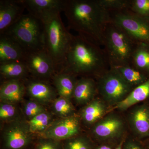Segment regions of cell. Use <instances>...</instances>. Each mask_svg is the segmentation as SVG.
<instances>
[{
  "label": "cell",
  "mask_w": 149,
  "mask_h": 149,
  "mask_svg": "<svg viewBox=\"0 0 149 149\" xmlns=\"http://www.w3.org/2000/svg\"><path fill=\"white\" fill-rule=\"evenodd\" d=\"M62 12L71 29L103 47L104 29L109 14L98 0H64Z\"/></svg>",
  "instance_id": "cell-1"
},
{
  "label": "cell",
  "mask_w": 149,
  "mask_h": 149,
  "mask_svg": "<svg viewBox=\"0 0 149 149\" xmlns=\"http://www.w3.org/2000/svg\"><path fill=\"white\" fill-rule=\"evenodd\" d=\"M110 68L106 54L100 46L82 35H72L61 71L97 79Z\"/></svg>",
  "instance_id": "cell-2"
},
{
  "label": "cell",
  "mask_w": 149,
  "mask_h": 149,
  "mask_svg": "<svg viewBox=\"0 0 149 149\" xmlns=\"http://www.w3.org/2000/svg\"><path fill=\"white\" fill-rule=\"evenodd\" d=\"M39 18L44 25V48L53 61L56 72H61L72 35L63 24L61 12L47 14Z\"/></svg>",
  "instance_id": "cell-3"
},
{
  "label": "cell",
  "mask_w": 149,
  "mask_h": 149,
  "mask_svg": "<svg viewBox=\"0 0 149 149\" xmlns=\"http://www.w3.org/2000/svg\"><path fill=\"white\" fill-rule=\"evenodd\" d=\"M104 48L110 68L131 65L138 43L121 28L109 20L104 32Z\"/></svg>",
  "instance_id": "cell-4"
},
{
  "label": "cell",
  "mask_w": 149,
  "mask_h": 149,
  "mask_svg": "<svg viewBox=\"0 0 149 149\" xmlns=\"http://www.w3.org/2000/svg\"><path fill=\"white\" fill-rule=\"evenodd\" d=\"M3 34L13 38L27 53L45 48L42 21L31 14H24Z\"/></svg>",
  "instance_id": "cell-5"
},
{
  "label": "cell",
  "mask_w": 149,
  "mask_h": 149,
  "mask_svg": "<svg viewBox=\"0 0 149 149\" xmlns=\"http://www.w3.org/2000/svg\"><path fill=\"white\" fill-rule=\"evenodd\" d=\"M97 80L98 93L108 106H116L124 100L134 88L114 68H110Z\"/></svg>",
  "instance_id": "cell-6"
},
{
  "label": "cell",
  "mask_w": 149,
  "mask_h": 149,
  "mask_svg": "<svg viewBox=\"0 0 149 149\" xmlns=\"http://www.w3.org/2000/svg\"><path fill=\"white\" fill-rule=\"evenodd\" d=\"M110 20L137 43L149 45V19L128 10L108 11Z\"/></svg>",
  "instance_id": "cell-7"
},
{
  "label": "cell",
  "mask_w": 149,
  "mask_h": 149,
  "mask_svg": "<svg viewBox=\"0 0 149 149\" xmlns=\"http://www.w3.org/2000/svg\"><path fill=\"white\" fill-rule=\"evenodd\" d=\"M126 123L121 116L114 113H107L93 125L91 133L101 144L117 145L124 139Z\"/></svg>",
  "instance_id": "cell-8"
},
{
  "label": "cell",
  "mask_w": 149,
  "mask_h": 149,
  "mask_svg": "<svg viewBox=\"0 0 149 149\" xmlns=\"http://www.w3.org/2000/svg\"><path fill=\"white\" fill-rule=\"evenodd\" d=\"M32 134L27 121L17 118L7 123L3 130L1 149H28L34 145Z\"/></svg>",
  "instance_id": "cell-9"
},
{
  "label": "cell",
  "mask_w": 149,
  "mask_h": 149,
  "mask_svg": "<svg viewBox=\"0 0 149 149\" xmlns=\"http://www.w3.org/2000/svg\"><path fill=\"white\" fill-rule=\"evenodd\" d=\"M24 62L33 78L49 80L56 73L53 61L45 48L27 53Z\"/></svg>",
  "instance_id": "cell-10"
},
{
  "label": "cell",
  "mask_w": 149,
  "mask_h": 149,
  "mask_svg": "<svg viewBox=\"0 0 149 149\" xmlns=\"http://www.w3.org/2000/svg\"><path fill=\"white\" fill-rule=\"evenodd\" d=\"M130 109L127 122L135 139L141 141L149 139V103L139 104Z\"/></svg>",
  "instance_id": "cell-11"
},
{
  "label": "cell",
  "mask_w": 149,
  "mask_h": 149,
  "mask_svg": "<svg viewBox=\"0 0 149 149\" xmlns=\"http://www.w3.org/2000/svg\"><path fill=\"white\" fill-rule=\"evenodd\" d=\"M80 119L73 115L54 121L42 134V138L56 141H65L78 135L80 131Z\"/></svg>",
  "instance_id": "cell-12"
},
{
  "label": "cell",
  "mask_w": 149,
  "mask_h": 149,
  "mask_svg": "<svg viewBox=\"0 0 149 149\" xmlns=\"http://www.w3.org/2000/svg\"><path fill=\"white\" fill-rule=\"evenodd\" d=\"M25 9L22 0L0 1V34L15 24L24 14Z\"/></svg>",
  "instance_id": "cell-13"
},
{
  "label": "cell",
  "mask_w": 149,
  "mask_h": 149,
  "mask_svg": "<svg viewBox=\"0 0 149 149\" xmlns=\"http://www.w3.org/2000/svg\"><path fill=\"white\" fill-rule=\"evenodd\" d=\"M27 52L13 38L6 34L0 35V64L24 62Z\"/></svg>",
  "instance_id": "cell-14"
},
{
  "label": "cell",
  "mask_w": 149,
  "mask_h": 149,
  "mask_svg": "<svg viewBox=\"0 0 149 149\" xmlns=\"http://www.w3.org/2000/svg\"><path fill=\"white\" fill-rule=\"evenodd\" d=\"M27 81L26 84L24 83L26 93L32 100L43 104L55 100L56 89L45 80L33 78Z\"/></svg>",
  "instance_id": "cell-15"
},
{
  "label": "cell",
  "mask_w": 149,
  "mask_h": 149,
  "mask_svg": "<svg viewBox=\"0 0 149 149\" xmlns=\"http://www.w3.org/2000/svg\"><path fill=\"white\" fill-rule=\"evenodd\" d=\"M26 93L24 81L12 80L3 81L0 88L1 103L16 104L22 100Z\"/></svg>",
  "instance_id": "cell-16"
},
{
  "label": "cell",
  "mask_w": 149,
  "mask_h": 149,
  "mask_svg": "<svg viewBox=\"0 0 149 149\" xmlns=\"http://www.w3.org/2000/svg\"><path fill=\"white\" fill-rule=\"evenodd\" d=\"M28 13L39 18L43 15L62 12L64 0H22Z\"/></svg>",
  "instance_id": "cell-17"
},
{
  "label": "cell",
  "mask_w": 149,
  "mask_h": 149,
  "mask_svg": "<svg viewBox=\"0 0 149 149\" xmlns=\"http://www.w3.org/2000/svg\"><path fill=\"white\" fill-rule=\"evenodd\" d=\"M97 93V82L91 77H82L77 80L72 98L79 104H87Z\"/></svg>",
  "instance_id": "cell-18"
},
{
  "label": "cell",
  "mask_w": 149,
  "mask_h": 149,
  "mask_svg": "<svg viewBox=\"0 0 149 149\" xmlns=\"http://www.w3.org/2000/svg\"><path fill=\"white\" fill-rule=\"evenodd\" d=\"M108 106L102 99H94L81 111L83 122L87 125H94L107 114Z\"/></svg>",
  "instance_id": "cell-19"
},
{
  "label": "cell",
  "mask_w": 149,
  "mask_h": 149,
  "mask_svg": "<svg viewBox=\"0 0 149 149\" xmlns=\"http://www.w3.org/2000/svg\"><path fill=\"white\" fill-rule=\"evenodd\" d=\"M55 89L60 97L70 100L77 80L76 75L69 72L61 71L56 72L52 78Z\"/></svg>",
  "instance_id": "cell-20"
},
{
  "label": "cell",
  "mask_w": 149,
  "mask_h": 149,
  "mask_svg": "<svg viewBox=\"0 0 149 149\" xmlns=\"http://www.w3.org/2000/svg\"><path fill=\"white\" fill-rule=\"evenodd\" d=\"M149 98V78L143 84L134 88L124 100L117 104L113 108L125 111Z\"/></svg>",
  "instance_id": "cell-21"
},
{
  "label": "cell",
  "mask_w": 149,
  "mask_h": 149,
  "mask_svg": "<svg viewBox=\"0 0 149 149\" xmlns=\"http://www.w3.org/2000/svg\"><path fill=\"white\" fill-rule=\"evenodd\" d=\"M0 74L4 81L12 80L24 81L30 75L27 65L22 61L0 64Z\"/></svg>",
  "instance_id": "cell-22"
},
{
  "label": "cell",
  "mask_w": 149,
  "mask_h": 149,
  "mask_svg": "<svg viewBox=\"0 0 149 149\" xmlns=\"http://www.w3.org/2000/svg\"><path fill=\"white\" fill-rule=\"evenodd\" d=\"M131 65L149 76V45L138 43L133 54Z\"/></svg>",
  "instance_id": "cell-23"
},
{
  "label": "cell",
  "mask_w": 149,
  "mask_h": 149,
  "mask_svg": "<svg viewBox=\"0 0 149 149\" xmlns=\"http://www.w3.org/2000/svg\"><path fill=\"white\" fill-rule=\"evenodd\" d=\"M114 68L118 71L123 79L134 88L143 84L149 78L147 74L130 65Z\"/></svg>",
  "instance_id": "cell-24"
},
{
  "label": "cell",
  "mask_w": 149,
  "mask_h": 149,
  "mask_svg": "<svg viewBox=\"0 0 149 149\" xmlns=\"http://www.w3.org/2000/svg\"><path fill=\"white\" fill-rule=\"evenodd\" d=\"M53 122L52 115L46 111L37 115L30 120H27L29 130L33 134H42Z\"/></svg>",
  "instance_id": "cell-25"
},
{
  "label": "cell",
  "mask_w": 149,
  "mask_h": 149,
  "mask_svg": "<svg viewBox=\"0 0 149 149\" xmlns=\"http://www.w3.org/2000/svg\"><path fill=\"white\" fill-rule=\"evenodd\" d=\"M63 149H95L94 143L87 136H77L64 141Z\"/></svg>",
  "instance_id": "cell-26"
},
{
  "label": "cell",
  "mask_w": 149,
  "mask_h": 149,
  "mask_svg": "<svg viewBox=\"0 0 149 149\" xmlns=\"http://www.w3.org/2000/svg\"><path fill=\"white\" fill-rule=\"evenodd\" d=\"M53 109L56 115L61 118L74 115V108L70 100L61 97L54 101Z\"/></svg>",
  "instance_id": "cell-27"
},
{
  "label": "cell",
  "mask_w": 149,
  "mask_h": 149,
  "mask_svg": "<svg viewBox=\"0 0 149 149\" xmlns=\"http://www.w3.org/2000/svg\"><path fill=\"white\" fill-rule=\"evenodd\" d=\"M128 10L149 19V0H130Z\"/></svg>",
  "instance_id": "cell-28"
},
{
  "label": "cell",
  "mask_w": 149,
  "mask_h": 149,
  "mask_svg": "<svg viewBox=\"0 0 149 149\" xmlns=\"http://www.w3.org/2000/svg\"><path fill=\"white\" fill-rule=\"evenodd\" d=\"M22 111L27 120H29L37 115L45 111L46 110L41 104L30 100L24 103Z\"/></svg>",
  "instance_id": "cell-29"
},
{
  "label": "cell",
  "mask_w": 149,
  "mask_h": 149,
  "mask_svg": "<svg viewBox=\"0 0 149 149\" xmlns=\"http://www.w3.org/2000/svg\"><path fill=\"white\" fill-rule=\"evenodd\" d=\"M14 104L1 103L0 105V119L6 123L17 119L18 111Z\"/></svg>",
  "instance_id": "cell-30"
},
{
  "label": "cell",
  "mask_w": 149,
  "mask_h": 149,
  "mask_svg": "<svg viewBox=\"0 0 149 149\" xmlns=\"http://www.w3.org/2000/svg\"><path fill=\"white\" fill-rule=\"evenodd\" d=\"M100 4L108 11L128 10L130 0H98Z\"/></svg>",
  "instance_id": "cell-31"
},
{
  "label": "cell",
  "mask_w": 149,
  "mask_h": 149,
  "mask_svg": "<svg viewBox=\"0 0 149 149\" xmlns=\"http://www.w3.org/2000/svg\"><path fill=\"white\" fill-rule=\"evenodd\" d=\"M32 149H63V146L61 141L42 137L34 144Z\"/></svg>",
  "instance_id": "cell-32"
},
{
  "label": "cell",
  "mask_w": 149,
  "mask_h": 149,
  "mask_svg": "<svg viewBox=\"0 0 149 149\" xmlns=\"http://www.w3.org/2000/svg\"><path fill=\"white\" fill-rule=\"evenodd\" d=\"M123 149H146L143 142L135 138H125Z\"/></svg>",
  "instance_id": "cell-33"
},
{
  "label": "cell",
  "mask_w": 149,
  "mask_h": 149,
  "mask_svg": "<svg viewBox=\"0 0 149 149\" xmlns=\"http://www.w3.org/2000/svg\"><path fill=\"white\" fill-rule=\"evenodd\" d=\"M117 145L110 144H102L98 146L95 147V149H113L115 148Z\"/></svg>",
  "instance_id": "cell-34"
},
{
  "label": "cell",
  "mask_w": 149,
  "mask_h": 149,
  "mask_svg": "<svg viewBox=\"0 0 149 149\" xmlns=\"http://www.w3.org/2000/svg\"><path fill=\"white\" fill-rule=\"evenodd\" d=\"M125 138H124L123 140L120 141L119 144L117 145V146L116 147L115 149H123V142H124V140H125Z\"/></svg>",
  "instance_id": "cell-35"
},
{
  "label": "cell",
  "mask_w": 149,
  "mask_h": 149,
  "mask_svg": "<svg viewBox=\"0 0 149 149\" xmlns=\"http://www.w3.org/2000/svg\"><path fill=\"white\" fill-rule=\"evenodd\" d=\"M143 142L146 149H149V139L145 140L144 141V142Z\"/></svg>",
  "instance_id": "cell-36"
}]
</instances>
